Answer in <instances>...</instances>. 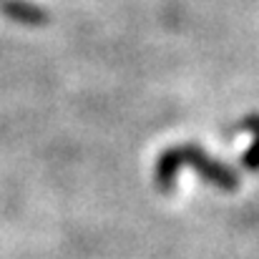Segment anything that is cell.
Masks as SVG:
<instances>
[{
    "label": "cell",
    "instance_id": "cell-1",
    "mask_svg": "<svg viewBox=\"0 0 259 259\" xmlns=\"http://www.w3.org/2000/svg\"><path fill=\"white\" fill-rule=\"evenodd\" d=\"M179 169H191L196 171L204 181H209L211 186L222 189V191H237L239 189V174L232 166L222 164L219 159H214L211 154H206L196 141H186V144H176L164 149L156 156V166H154V181L156 189L169 194L176 186V174Z\"/></svg>",
    "mask_w": 259,
    "mask_h": 259
},
{
    "label": "cell",
    "instance_id": "cell-2",
    "mask_svg": "<svg viewBox=\"0 0 259 259\" xmlns=\"http://www.w3.org/2000/svg\"><path fill=\"white\" fill-rule=\"evenodd\" d=\"M0 13L20 25H46L48 13L30 0H0Z\"/></svg>",
    "mask_w": 259,
    "mask_h": 259
},
{
    "label": "cell",
    "instance_id": "cell-3",
    "mask_svg": "<svg viewBox=\"0 0 259 259\" xmlns=\"http://www.w3.org/2000/svg\"><path fill=\"white\" fill-rule=\"evenodd\" d=\"M239 128H244V131H252L254 134V141H252V146L239 156V164H242V169L249 174H257L259 171V113H249V116H244L242 118V123H239Z\"/></svg>",
    "mask_w": 259,
    "mask_h": 259
}]
</instances>
